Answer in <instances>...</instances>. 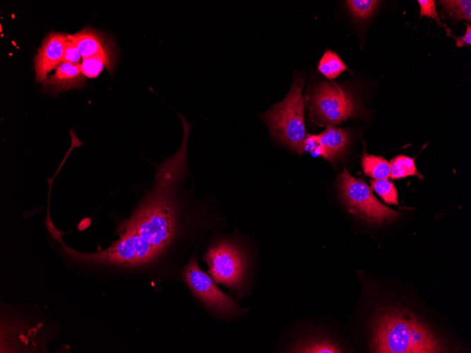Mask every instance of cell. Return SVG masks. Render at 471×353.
Segmentation results:
<instances>
[{
  "label": "cell",
  "mask_w": 471,
  "mask_h": 353,
  "mask_svg": "<svg viewBox=\"0 0 471 353\" xmlns=\"http://www.w3.org/2000/svg\"><path fill=\"white\" fill-rule=\"evenodd\" d=\"M372 189L387 204H398V192L393 183L388 179L373 180Z\"/></svg>",
  "instance_id": "19"
},
{
  "label": "cell",
  "mask_w": 471,
  "mask_h": 353,
  "mask_svg": "<svg viewBox=\"0 0 471 353\" xmlns=\"http://www.w3.org/2000/svg\"><path fill=\"white\" fill-rule=\"evenodd\" d=\"M311 111L319 122L334 125L355 116L356 108L351 96L342 87L324 82L312 97Z\"/></svg>",
  "instance_id": "7"
},
{
  "label": "cell",
  "mask_w": 471,
  "mask_h": 353,
  "mask_svg": "<svg viewBox=\"0 0 471 353\" xmlns=\"http://www.w3.org/2000/svg\"><path fill=\"white\" fill-rule=\"evenodd\" d=\"M67 35L51 32L44 39L35 56V79L43 83L48 73L61 63Z\"/></svg>",
  "instance_id": "8"
},
{
  "label": "cell",
  "mask_w": 471,
  "mask_h": 353,
  "mask_svg": "<svg viewBox=\"0 0 471 353\" xmlns=\"http://www.w3.org/2000/svg\"><path fill=\"white\" fill-rule=\"evenodd\" d=\"M362 168L365 175L374 180L388 179L390 177V164L381 156L364 153Z\"/></svg>",
  "instance_id": "13"
},
{
  "label": "cell",
  "mask_w": 471,
  "mask_h": 353,
  "mask_svg": "<svg viewBox=\"0 0 471 353\" xmlns=\"http://www.w3.org/2000/svg\"><path fill=\"white\" fill-rule=\"evenodd\" d=\"M82 58L74 44L67 35L66 41L64 44L63 53L61 63H69L75 65L80 64V60Z\"/></svg>",
  "instance_id": "21"
},
{
  "label": "cell",
  "mask_w": 471,
  "mask_h": 353,
  "mask_svg": "<svg viewBox=\"0 0 471 353\" xmlns=\"http://www.w3.org/2000/svg\"><path fill=\"white\" fill-rule=\"evenodd\" d=\"M68 36L77 47L82 59L97 55L114 44L112 39L90 27H85Z\"/></svg>",
  "instance_id": "10"
},
{
  "label": "cell",
  "mask_w": 471,
  "mask_h": 353,
  "mask_svg": "<svg viewBox=\"0 0 471 353\" xmlns=\"http://www.w3.org/2000/svg\"><path fill=\"white\" fill-rule=\"evenodd\" d=\"M377 312L372 324L373 352L434 353L446 350L441 338L411 311L391 307Z\"/></svg>",
  "instance_id": "2"
},
{
  "label": "cell",
  "mask_w": 471,
  "mask_h": 353,
  "mask_svg": "<svg viewBox=\"0 0 471 353\" xmlns=\"http://www.w3.org/2000/svg\"><path fill=\"white\" fill-rule=\"evenodd\" d=\"M341 198L349 212L374 224L395 221L400 213L380 202L362 180L344 171L338 177Z\"/></svg>",
  "instance_id": "4"
},
{
  "label": "cell",
  "mask_w": 471,
  "mask_h": 353,
  "mask_svg": "<svg viewBox=\"0 0 471 353\" xmlns=\"http://www.w3.org/2000/svg\"><path fill=\"white\" fill-rule=\"evenodd\" d=\"M417 2L420 7V17L426 16L432 18L436 22L437 25L446 30L448 36H452L451 29L445 25L439 17L434 0H418Z\"/></svg>",
  "instance_id": "20"
},
{
  "label": "cell",
  "mask_w": 471,
  "mask_h": 353,
  "mask_svg": "<svg viewBox=\"0 0 471 353\" xmlns=\"http://www.w3.org/2000/svg\"><path fill=\"white\" fill-rule=\"evenodd\" d=\"M304 151L310 152L312 156L323 157V149L319 142L317 135H307L304 145Z\"/></svg>",
  "instance_id": "22"
},
{
  "label": "cell",
  "mask_w": 471,
  "mask_h": 353,
  "mask_svg": "<svg viewBox=\"0 0 471 353\" xmlns=\"http://www.w3.org/2000/svg\"><path fill=\"white\" fill-rule=\"evenodd\" d=\"M84 75L80 66L69 63H61L56 68L54 74L43 83L52 92L58 93L82 85Z\"/></svg>",
  "instance_id": "9"
},
{
  "label": "cell",
  "mask_w": 471,
  "mask_h": 353,
  "mask_svg": "<svg viewBox=\"0 0 471 353\" xmlns=\"http://www.w3.org/2000/svg\"><path fill=\"white\" fill-rule=\"evenodd\" d=\"M187 150L181 147L158 168L154 192L120 228V238L106 249L80 252L81 262L137 266L156 259L173 237L176 206L173 191L186 163Z\"/></svg>",
  "instance_id": "1"
},
{
  "label": "cell",
  "mask_w": 471,
  "mask_h": 353,
  "mask_svg": "<svg viewBox=\"0 0 471 353\" xmlns=\"http://www.w3.org/2000/svg\"><path fill=\"white\" fill-rule=\"evenodd\" d=\"M379 2L376 0L346 1L348 10L352 16L360 19L369 18L377 8Z\"/></svg>",
  "instance_id": "18"
},
{
  "label": "cell",
  "mask_w": 471,
  "mask_h": 353,
  "mask_svg": "<svg viewBox=\"0 0 471 353\" xmlns=\"http://www.w3.org/2000/svg\"><path fill=\"white\" fill-rule=\"evenodd\" d=\"M389 164L390 177L392 179H399L410 175H417L421 178L413 158L405 155H398L392 159Z\"/></svg>",
  "instance_id": "15"
},
{
  "label": "cell",
  "mask_w": 471,
  "mask_h": 353,
  "mask_svg": "<svg viewBox=\"0 0 471 353\" xmlns=\"http://www.w3.org/2000/svg\"><path fill=\"white\" fill-rule=\"evenodd\" d=\"M317 135L323 149V157L329 161L341 153L348 142V132L332 125Z\"/></svg>",
  "instance_id": "12"
},
{
  "label": "cell",
  "mask_w": 471,
  "mask_h": 353,
  "mask_svg": "<svg viewBox=\"0 0 471 353\" xmlns=\"http://www.w3.org/2000/svg\"><path fill=\"white\" fill-rule=\"evenodd\" d=\"M209 270L213 280L241 292L243 287L247 261L243 251L234 243L221 240L207 251L205 256Z\"/></svg>",
  "instance_id": "5"
},
{
  "label": "cell",
  "mask_w": 471,
  "mask_h": 353,
  "mask_svg": "<svg viewBox=\"0 0 471 353\" xmlns=\"http://www.w3.org/2000/svg\"><path fill=\"white\" fill-rule=\"evenodd\" d=\"M456 41V46L462 47L465 45L470 46L471 44V26L470 24L466 25V32L463 36L455 38Z\"/></svg>",
  "instance_id": "23"
},
{
  "label": "cell",
  "mask_w": 471,
  "mask_h": 353,
  "mask_svg": "<svg viewBox=\"0 0 471 353\" xmlns=\"http://www.w3.org/2000/svg\"><path fill=\"white\" fill-rule=\"evenodd\" d=\"M183 278L194 293L216 314L231 317L243 313V309L220 290L213 278L200 268L195 257L185 266Z\"/></svg>",
  "instance_id": "6"
},
{
  "label": "cell",
  "mask_w": 471,
  "mask_h": 353,
  "mask_svg": "<svg viewBox=\"0 0 471 353\" xmlns=\"http://www.w3.org/2000/svg\"><path fill=\"white\" fill-rule=\"evenodd\" d=\"M317 68L326 78L333 80L346 70L347 66L336 53L328 49L320 59Z\"/></svg>",
  "instance_id": "14"
},
{
  "label": "cell",
  "mask_w": 471,
  "mask_h": 353,
  "mask_svg": "<svg viewBox=\"0 0 471 353\" xmlns=\"http://www.w3.org/2000/svg\"><path fill=\"white\" fill-rule=\"evenodd\" d=\"M443 11L454 21L462 20H471L470 0H445L440 1Z\"/></svg>",
  "instance_id": "16"
},
{
  "label": "cell",
  "mask_w": 471,
  "mask_h": 353,
  "mask_svg": "<svg viewBox=\"0 0 471 353\" xmlns=\"http://www.w3.org/2000/svg\"><path fill=\"white\" fill-rule=\"evenodd\" d=\"M115 46L114 43L98 54L82 59L80 64L82 74L88 78H96L104 68L109 73H112L115 69L117 58Z\"/></svg>",
  "instance_id": "11"
},
{
  "label": "cell",
  "mask_w": 471,
  "mask_h": 353,
  "mask_svg": "<svg viewBox=\"0 0 471 353\" xmlns=\"http://www.w3.org/2000/svg\"><path fill=\"white\" fill-rule=\"evenodd\" d=\"M304 83L305 78L296 76L286 98L262 115L271 135L299 155L304 152L307 135L302 95Z\"/></svg>",
  "instance_id": "3"
},
{
  "label": "cell",
  "mask_w": 471,
  "mask_h": 353,
  "mask_svg": "<svg viewBox=\"0 0 471 353\" xmlns=\"http://www.w3.org/2000/svg\"><path fill=\"white\" fill-rule=\"evenodd\" d=\"M295 352H341L339 345L329 340L322 338L308 339L295 346Z\"/></svg>",
  "instance_id": "17"
}]
</instances>
